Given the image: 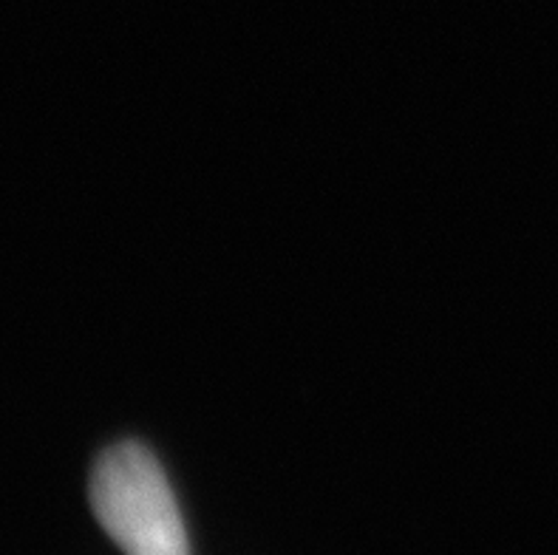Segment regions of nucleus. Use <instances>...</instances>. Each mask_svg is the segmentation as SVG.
Masks as SVG:
<instances>
[{"label": "nucleus", "instance_id": "1", "mask_svg": "<svg viewBox=\"0 0 558 555\" xmlns=\"http://www.w3.org/2000/svg\"><path fill=\"white\" fill-rule=\"evenodd\" d=\"M92 507L125 555H191L182 510L162 464L140 443H120L97 459Z\"/></svg>", "mask_w": 558, "mask_h": 555}]
</instances>
